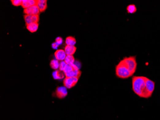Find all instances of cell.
Segmentation results:
<instances>
[{
	"label": "cell",
	"mask_w": 160,
	"mask_h": 120,
	"mask_svg": "<svg viewBox=\"0 0 160 120\" xmlns=\"http://www.w3.org/2000/svg\"><path fill=\"white\" fill-rule=\"evenodd\" d=\"M155 88V83L150 79L146 78L145 86V98L151 97Z\"/></svg>",
	"instance_id": "obj_4"
},
{
	"label": "cell",
	"mask_w": 160,
	"mask_h": 120,
	"mask_svg": "<svg viewBox=\"0 0 160 120\" xmlns=\"http://www.w3.org/2000/svg\"><path fill=\"white\" fill-rule=\"evenodd\" d=\"M67 94V90L65 86H59L56 90V95L58 98H64Z\"/></svg>",
	"instance_id": "obj_8"
},
{
	"label": "cell",
	"mask_w": 160,
	"mask_h": 120,
	"mask_svg": "<svg viewBox=\"0 0 160 120\" xmlns=\"http://www.w3.org/2000/svg\"><path fill=\"white\" fill-rule=\"evenodd\" d=\"M54 55L56 59L60 61H63V60H64L67 56L64 50L61 49L56 50Z\"/></svg>",
	"instance_id": "obj_9"
},
{
	"label": "cell",
	"mask_w": 160,
	"mask_h": 120,
	"mask_svg": "<svg viewBox=\"0 0 160 120\" xmlns=\"http://www.w3.org/2000/svg\"><path fill=\"white\" fill-rule=\"evenodd\" d=\"M64 62L68 65H72L75 62V58L73 55H67Z\"/></svg>",
	"instance_id": "obj_18"
},
{
	"label": "cell",
	"mask_w": 160,
	"mask_h": 120,
	"mask_svg": "<svg viewBox=\"0 0 160 120\" xmlns=\"http://www.w3.org/2000/svg\"><path fill=\"white\" fill-rule=\"evenodd\" d=\"M115 74L118 78L122 79L128 78L132 75L122 60L115 66Z\"/></svg>",
	"instance_id": "obj_2"
},
{
	"label": "cell",
	"mask_w": 160,
	"mask_h": 120,
	"mask_svg": "<svg viewBox=\"0 0 160 120\" xmlns=\"http://www.w3.org/2000/svg\"><path fill=\"white\" fill-rule=\"evenodd\" d=\"M146 77H137L132 78V90L139 97L145 98Z\"/></svg>",
	"instance_id": "obj_1"
},
{
	"label": "cell",
	"mask_w": 160,
	"mask_h": 120,
	"mask_svg": "<svg viewBox=\"0 0 160 120\" xmlns=\"http://www.w3.org/2000/svg\"><path fill=\"white\" fill-rule=\"evenodd\" d=\"M66 65V63L64 61L60 62V65H59V70L60 71H63Z\"/></svg>",
	"instance_id": "obj_22"
},
{
	"label": "cell",
	"mask_w": 160,
	"mask_h": 120,
	"mask_svg": "<svg viewBox=\"0 0 160 120\" xmlns=\"http://www.w3.org/2000/svg\"><path fill=\"white\" fill-rule=\"evenodd\" d=\"M11 2L12 5L15 6H22V0H11Z\"/></svg>",
	"instance_id": "obj_21"
},
{
	"label": "cell",
	"mask_w": 160,
	"mask_h": 120,
	"mask_svg": "<svg viewBox=\"0 0 160 120\" xmlns=\"http://www.w3.org/2000/svg\"><path fill=\"white\" fill-rule=\"evenodd\" d=\"M132 75L136 71L137 62L135 56L125 57L122 60Z\"/></svg>",
	"instance_id": "obj_3"
},
{
	"label": "cell",
	"mask_w": 160,
	"mask_h": 120,
	"mask_svg": "<svg viewBox=\"0 0 160 120\" xmlns=\"http://www.w3.org/2000/svg\"><path fill=\"white\" fill-rule=\"evenodd\" d=\"M73 70H74V69H73V67L72 65H68V64H67L65 67L64 69L63 70V72L65 74L67 73L73 71Z\"/></svg>",
	"instance_id": "obj_20"
},
{
	"label": "cell",
	"mask_w": 160,
	"mask_h": 120,
	"mask_svg": "<svg viewBox=\"0 0 160 120\" xmlns=\"http://www.w3.org/2000/svg\"><path fill=\"white\" fill-rule=\"evenodd\" d=\"M127 13L134 14L135 12H136L137 9L135 5H130L127 6Z\"/></svg>",
	"instance_id": "obj_19"
},
{
	"label": "cell",
	"mask_w": 160,
	"mask_h": 120,
	"mask_svg": "<svg viewBox=\"0 0 160 120\" xmlns=\"http://www.w3.org/2000/svg\"><path fill=\"white\" fill-rule=\"evenodd\" d=\"M24 19L26 25L33 23H38L39 20V15H24Z\"/></svg>",
	"instance_id": "obj_6"
},
{
	"label": "cell",
	"mask_w": 160,
	"mask_h": 120,
	"mask_svg": "<svg viewBox=\"0 0 160 120\" xmlns=\"http://www.w3.org/2000/svg\"><path fill=\"white\" fill-rule=\"evenodd\" d=\"M38 23H33L26 25V29L31 33L36 32L38 29Z\"/></svg>",
	"instance_id": "obj_15"
},
{
	"label": "cell",
	"mask_w": 160,
	"mask_h": 120,
	"mask_svg": "<svg viewBox=\"0 0 160 120\" xmlns=\"http://www.w3.org/2000/svg\"><path fill=\"white\" fill-rule=\"evenodd\" d=\"M78 80L76 78H66L63 80V85L67 89H71L76 85Z\"/></svg>",
	"instance_id": "obj_5"
},
{
	"label": "cell",
	"mask_w": 160,
	"mask_h": 120,
	"mask_svg": "<svg viewBox=\"0 0 160 120\" xmlns=\"http://www.w3.org/2000/svg\"><path fill=\"white\" fill-rule=\"evenodd\" d=\"M36 5L38 7L40 12H43L47 8V0H37Z\"/></svg>",
	"instance_id": "obj_10"
},
{
	"label": "cell",
	"mask_w": 160,
	"mask_h": 120,
	"mask_svg": "<svg viewBox=\"0 0 160 120\" xmlns=\"http://www.w3.org/2000/svg\"><path fill=\"white\" fill-rule=\"evenodd\" d=\"M51 46H52V48H53V49H57V48H58V47H59V45H57V44L55 42H54L52 44Z\"/></svg>",
	"instance_id": "obj_24"
},
{
	"label": "cell",
	"mask_w": 160,
	"mask_h": 120,
	"mask_svg": "<svg viewBox=\"0 0 160 120\" xmlns=\"http://www.w3.org/2000/svg\"><path fill=\"white\" fill-rule=\"evenodd\" d=\"M59 65H60V62L57 59L51 60L50 62V66H51V68H53L54 70H57L59 68Z\"/></svg>",
	"instance_id": "obj_17"
},
{
	"label": "cell",
	"mask_w": 160,
	"mask_h": 120,
	"mask_svg": "<svg viewBox=\"0 0 160 120\" xmlns=\"http://www.w3.org/2000/svg\"><path fill=\"white\" fill-rule=\"evenodd\" d=\"M37 2V1H36V0H23V2H22L21 6L24 9H26L27 8L36 5Z\"/></svg>",
	"instance_id": "obj_13"
},
{
	"label": "cell",
	"mask_w": 160,
	"mask_h": 120,
	"mask_svg": "<svg viewBox=\"0 0 160 120\" xmlns=\"http://www.w3.org/2000/svg\"><path fill=\"white\" fill-rule=\"evenodd\" d=\"M64 75L63 71L60 70H56L53 73V77L54 79H61L64 78Z\"/></svg>",
	"instance_id": "obj_14"
},
{
	"label": "cell",
	"mask_w": 160,
	"mask_h": 120,
	"mask_svg": "<svg viewBox=\"0 0 160 120\" xmlns=\"http://www.w3.org/2000/svg\"><path fill=\"white\" fill-rule=\"evenodd\" d=\"M24 13L27 15H39L40 11L38 7L36 5L24 9Z\"/></svg>",
	"instance_id": "obj_7"
},
{
	"label": "cell",
	"mask_w": 160,
	"mask_h": 120,
	"mask_svg": "<svg viewBox=\"0 0 160 120\" xmlns=\"http://www.w3.org/2000/svg\"><path fill=\"white\" fill-rule=\"evenodd\" d=\"M82 72L80 70H73V71L65 74L66 78H79L81 77Z\"/></svg>",
	"instance_id": "obj_11"
},
{
	"label": "cell",
	"mask_w": 160,
	"mask_h": 120,
	"mask_svg": "<svg viewBox=\"0 0 160 120\" xmlns=\"http://www.w3.org/2000/svg\"><path fill=\"white\" fill-rule=\"evenodd\" d=\"M63 42V39L61 38V37H59L57 38H56L55 42L57 44V45L60 46V45H61V44Z\"/></svg>",
	"instance_id": "obj_23"
},
{
	"label": "cell",
	"mask_w": 160,
	"mask_h": 120,
	"mask_svg": "<svg viewBox=\"0 0 160 120\" xmlns=\"http://www.w3.org/2000/svg\"><path fill=\"white\" fill-rule=\"evenodd\" d=\"M65 43L66 44V45L74 46L75 44L76 43V41L75 38L72 36H69L66 38Z\"/></svg>",
	"instance_id": "obj_16"
},
{
	"label": "cell",
	"mask_w": 160,
	"mask_h": 120,
	"mask_svg": "<svg viewBox=\"0 0 160 120\" xmlns=\"http://www.w3.org/2000/svg\"><path fill=\"white\" fill-rule=\"evenodd\" d=\"M76 47L70 45H66L64 48V51L67 55H73L76 51Z\"/></svg>",
	"instance_id": "obj_12"
}]
</instances>
